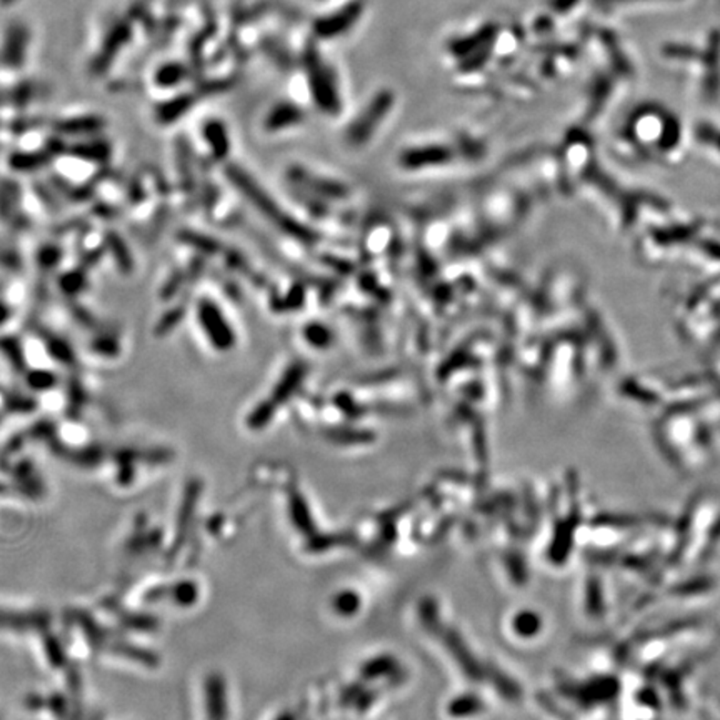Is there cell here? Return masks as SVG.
Returning a JSON list of instances; mask_svg holds the SVG:
<instances>
[{
	"instance_id": "obj_14",
	"label": "cell",
	"mask_w": 720,
	"mask_h": 720,
	"mask_svg": "<svg viewBox=\"0 0 720 720\" xmlns=\"http://www.w3.org/2000/svg\"><path fill=\"white\" fill-rule=\"evenodd\" d=\"M179 319H180V311H172L170 314H167L166 319L160 322V325H159V332L170 331L172 327H176L177 324H179Z\"/></svg>"
},
{
	"instance_id": "obj_8",
	"label": "cell",
	"mask_w": 720,
	"mask_h": 720,
	"mask_svg": "<svg viewBox=\"0 0 720 720\" xmlns=\"http://www.w3.org/2000/svg\"><path fill=\"white\" fill-rule=\"evenodd\" d=\"M182 239H184L185 243H190V245H194L195 249H201L204 252H215V249H217L214 241L209 239V237H204V235L185 232V234H182Z\"/></svg>"
},
{
	"instance_id": "obj_11",
	"label": "cell",
	"mask_w": 720,
	"mask_h": 720,
	"mask_svg": "<svg viewBox=\"0 0 720 720\" xmlns=\"http://www.w3.org/2000/svg\"><path fill=\"white\" fill-rule=\"evenodd\" d=\"M50 352L54 355H57L62 362H70L72 360V354L68 351L67 345L64 342L57 341V339L50 342Z\"/></svg>"
},
{
	"instance_id": "obj_7",
	"label": "cell",
	"mask_w": 720,
	"mask_h": 720,
	"mask_svg": "<svg viewBox=\"0 0 720 720\" xmlns=\"http://www.w3.org/2000/svg\"><path fill=\"white\" fill-rule=\"evenodd\" d=\"M108 245H110V249H112V252H114V257H116L118 265H120L122 269H129V265H130V255L127 253L126 245L122 243V241H120L118 237H116V235H110Z\"/></svg>"
},
{
	"instance_id": "obj_4",
	"label": "cell",
	"mask_w": 720,
	"mask_h": 720,
	"mask_svg": "<svg viewBox=\"0 0 720 720\" xmlns=\"http://www.w3.org/2000/svg\"><path fill=\"white\" fill-rule=\"evenodd\" d=\"M496 29H492L490 26L486 29L478 30V34H474L468 39L458 40L450 46V50L456 52V56L460 57H468L472 54H476L478 50L486 49L487 46L490 44V40L494 37Z\"/></svg>"
},
{
	"instance_id": "obj_13",
	"label": "cell",
	"mask_w": 720,
	"mask_h": 720,
	"mask_svg": "<svg viewBox=\"0 0 720 720\" xmlns=\"http://www.w3.org/2000/svg\"><path fill=\"white\" fill-rule=\"evenodd\" d=\"M293 118H295V110L293 112L291 108H281L273 114L271 124L275 127L283 126L287 120H293Z\"/></svg>"
},
{
	"instance_id": "obj_6",
	"label": "cell",
	"mask_w": 720,
	"mask_h": 720,
	"mask_svg": "<svg viewBox=\"0 0 720 720\" xmlns=\"http://www.w3.org/2000/svg\"><path fill=\"white\" fill-rule=\"evenodd\" d=\"M29 384L37 390L50 389L56 384V377L46 370H36L29 375Z\"/></svg>"
},
{
	"instance_id": "obj_15",
	"label": "cell",
	"mask_w": 720,
	"mask_h": 720,
	"mask_svg": "<svg viewBox=\"0 0 720 720\" xmlns=\"http://www.w3.org/2000/svg\"><path fill=\"white\" fill-rule=\"evenodd\" d=\"M7 315H9V311L5 309V305L0 303V324H4V322L7 321Z\"/></svg>"
},
{
	"instance_id": "obj_2",
	"label": "cell",
	"mask_w": 720,
	"mask_h": 720,
	"mask_svg": "<svg viewBox=\"0 0 720 720\" xmlns=\"http://www.w3.org/2000/svg\"><path fill=\"white\" fill-rule=\"evenodd\" d=\"M362 14V2H352L345 5L344 9L335 12L334 15L324 17L315 22V32L324 37L331 39L344 34L345 30L351 29L352 26L357 22Z\"/></svg>"
},
{
	"instance_id": "obj_5",
	"label": "cell",
	"mask_w": 720,
	"mask_h": 720,
	"mask_svg": "<svg viewBox=\"0 0 720 720\" xmlns=\"http://www.w3.org/2000/svg\"><path fill=\"white\" fill-rule=\"evenodd\" d=\"M205 140L209 142L212 156L219 160H222L225 157L229 156V136L227 130L221 122H211L207 124L204 129Z\"/></svg>"
},
{
	"instance_id": "obj_10",
	"label": "cell",
	"mask_w": 720,
	"mask_h": 720,
	"mask_svg": "<svg viewBox=\"0 0 720 720\" xmlns=\"http://www.w3.org/2000/svg\"><path fill=\"white\" fill-rule=\"evenodd\" d=\"M84 283H86V279H84L82 273H67V275H64L62 281H60L62 289L67 293H78V291L84 287Z\"/></svg>"
},
{
	"instance_id": "obj_1",
	"label": "cell",
	"mask_w": 720,
	"mask_h": 720,
	"mask_svg": "<svg viewBox=\"0 0 720 720\" xmlns=\"http://www.w3.org/2000/svg\"><path fill=\"white\" fill-rule=\"evenodd\" d=\"M199 322L204 329L207 339L214 345L217 351L225 352L232 349L235 344V335L231 324L227 322L224 314L212 301H204L199 303Z\"/></svg>"
},
{
	"instance_id": "obj_9",
	"label": "cell",
	"mask_w": 720,
	"mask_h": 720,
	"mask_svg": "<svg viewBox=\"0 0 720 720\" xmlns=\"http://www.w3.org/2000/svg\"><path fill=\"white\" fill-rule=\"evenodd\" d=\"M44 157L32 156V154H24V156H17L12 159V167L19 169V170H32L37 167L44 166Z\"/></svg>"
},
{
	"instance_id": "obj_3",
	"label": "cell",
	"mask_w": 720,
	"mask_h": 720,
	"mask_svg": "<svg viewBox=\"0 0 720 720\" xmlns=\"http://www.w3.org/2000/svg\"><path fill=\"white\" fill-rule=\"evenodd\" d=\"M307 67L311 74L312 88L317 100L324 106H332V104L335 106V87H334L332 74L314 50H311L307 56Z\"/></svg>"
},
{
	"instance_id": "obj_12",
	"label": "cell",
	"mask_w": 720,
	"mask_h": 720,
	"mask_svg": "<svg viewBox=\"0 0 720 720\" xmlns=\"http://www.w3.org/2000/svg\"><path fill=\"white\" fill-rule=\"evenodd\" d=\"M517 627L520 629V633H536L537 631V619L534 615H522L517 621Z\"/></svg>"
}]
</instances>
